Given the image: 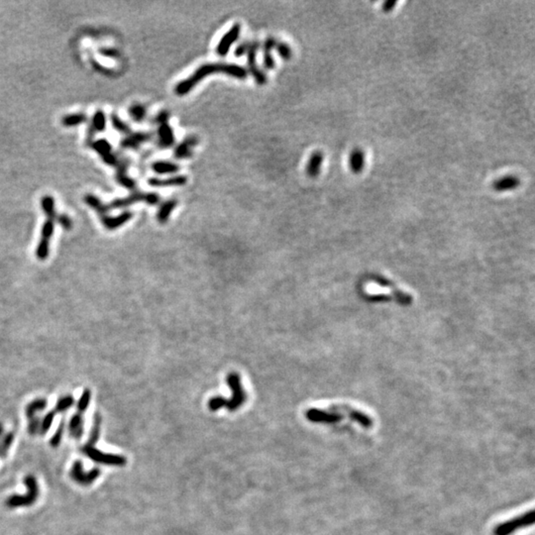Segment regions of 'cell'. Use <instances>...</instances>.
<instances>
[{"label": "cell", "instance_id": "cell-31", "mask_svg": "<svg viewBox=\"0 0 535 535\" xmlns=\"http://www.w3.org/2000/svg\"><path fill=\"white\" fill-rule=\"evenodd\" d=\"M129 114L130 116L133 118L134 121L136 122H142L146 115H147V111L144 105L142 104H134L130 107L129 109Z\"/></svg>", "mask_w": 535, "mask_h": 535}, {"label": "cell", "instance_id": "cell-21", "mask_svg": "<svg viewBox=\"0 0 535 535\" xmlns=\"http://www.w3.org/2000/svg\"><path fill=\"white\" fill-rule=\"evenodd\" d=\"M151 168L157 174H175L181 170L180 165L170 161H156L152 164Z\"/></svg>", "mask_w": 535, "mask_h": 535}, {"label": "cell", "instance_id": "cell-26", "mask_svg": "<svg viewBox=\"0 0 535 535\" xmlns=\"http://www.w3.org/2000/svg\"><path fill=\"white\" fill-rule=\"evenodd\" d=\"M100 426H101V417H100L99 413H96L95 415V419H94V425H93L92 430L90 432L88 440H87L85 445L95 446V444L97 443V441L99 440V437H100Z\"/></svg>", "mask_w": 535, "mask_h": 535}, {"label": "cell", "instance_id": "cell-2", "mask_svg": "<svg viewBox=\"0 0 535 535\" xmlns=\"http://www.w3.org/2000/svg\"><path fill=\"white\" fill-rule=\"evenodd\" d=\"M24 484L27 488L25 495H12L7 498L5 504L9 508H17L24 506H31L35 504L39 497V485L37 479L33 475H27L24 478Z\"/></svg>", "mask_w": 535, "mask_h": 535}, {"label": "cell", "instance_id": "cell-22", "mask_svg": "<svg viewBox=\"0 0 535 535\" xmlns=\"http://www.w3.org/2000/svg\"><path fill=\"white\" fill-rule=\"evenodd\" d=\"M176 205H177V200L174 198L166 200L165 203H163V205L160 206V208L158 210L157 220L159 221V223H161V224L167 223V221L169 220V218H170L172 212L174 210V208L176 207Z\"/></svg>", "mask_w": 535, "mask_h": 535}, {"label": "cell", "instance_id": "cell-33", "mask_svg": "<svg viewBox=\"0 0 535 535\" xmlns=\"http://www.w3.org/2000/svg\"><path fill=\"white\" fill-rule=\"evenodd\" d=\"M42 208L43 210L45 211L46 215H47L49 219H56L57 217V214H56V211H55V205H54V199L50 196H45L43 197L42 199Z\"/></svg>", "mask_w": 535, "mask_h": 535}, {"label": "cell", "instance_id": "cell-24", "mask_svg": "<svg viewBox=\"0 0 535 535\" xmlns=\"http://www.w3.org/2000/svg\"><path fill=\"white\" fill-rule=\"evenodd\" d=\"M48 400L46 398L40 397L37 399L32 400L25 408V415L28 419L33 418L36 416V413L39 411H42L47 408Z\"/></svg>", "mask_w": 535, "mask_h": 535}, {"label": "cell", "instance_id": "cell-27", "mask_svg": "<svg viewBox=\"0 0 535 535\" xmlns=\"http://www.w3.org/2000/svg\"><path fill=\"white\" fill-rule=\"evenodd\" d=\"M14 441V433L13 432H7L4 433L3 436L0 438V457L4 458L7 455L10 447L12 446Z\"/></svg>", "mask_w": 535, "mask_h": 535}, {"label": "cell", "instance_id": "cell-3", "mask_svg": "<svg viewBox=\"0 0 535 535\" xmlns=\"http://www.w3.org/2000/svg\"><path fill=\"white\" fill-rule=\"evenodd\" d=\"M82 453L86 457H88L91 460H93L95 463L101 464V465H108V466H124L126 464V458L117 455V454H111V453H104L101 450L95 448V446H88L84 445L81 448Z\"/></svg>", "mask_w": 535, "mask_h": 535}, {"label": "cell", "instance_id": "cell-9", "mask_svg": "<svg viewBox=\"0 0 535 535\" xmlns=\"http://www.w3.org/2000/svg\"><path fill=\"white\" fill-rule=\"evenodd\" d=\"M370 280L372 282H374V283H378V285H381V286L389 288L393 293L394 299L399 304H402L404 306H408V305L411 304L412 297L408 293H406V292L402 291L400 288H398L394 282H392L391 280L387 279L386 277L380 276V275H372V276H370Z\"/></svg>", "mask_w": 535, "mask_h": 535}, {"label": "cell", "instance_id": "cell-42", "mask_svg": "<svg viewBox=\"0 0 535 535\" xmlns=\"http://www.w3.org/2000/svg\"><path fill=\"white\" fill-rule=\"evenodd\" d=\"M118 181H119V183H120L122 186H124V187L127 188V189H134L136 188V183H135V181H133L131 177L127 176L125 173H123V172L119 173Z\"/></svg>", "mask_w": 535, "mask_h": 535}, {"label": "cell", "instance_id": "cell-49", "mask_svg": "<svg viewBox=\"0 0 535 535\" xmlns=\"http://www.w3.org/2000/svg\"><path fill=\"white\" fill-rule=\"evenodd\" d=\"M4 434V428H3V425L0 423V438L3 436Z\"/></svg>", "mask_w": 535, "mask_h": 535}, {"label": "cell", "instance_id": "cell-34", "mask_svg": "<svg viewBox=\"0 0 535 535\" xmlns=\"http://www.w3.org/2000/svg\"><path fill=\"white\" fill-rule=\"evenodd\" d=\"M63 432H64V420L62 419L60 425L58 426L56 432L53 434V436L50 439V445L53 448H57L60 446L62 439H63Z\"/></svg>", "mask_w": 535, "mask_h": 535}, {"label": "cell", "instance_id": "cell-7", "mask_svg": "<svg viewBox=\"0 0 535 535\" xmlns=\"http://www.w3.org/2000/svg\"><path fill=\"white\" fill-rule=\"evenodd\" d=\"M100 474L101 471L99 468H94L91 471L85 472L83 470V465L79 460L74 462L70 471V476L72 480L82 487L92 486L95 483V481L99 478Z\"/></svg>", "mask_w": 535, "mask_h": 535}, {"label": "cell", "instance_id": "cell-8", "mask_svg": "<svg viewBox=\"0 0 535 535\" xmlns=\"http://www.w3.org/2000/svg\"><path fill=\"white\" fill-rule=\"evenodd\" d=\"M259 49H260V43L258 41L250 42V46H249V50L247 53V63H248L249 73L251 74L255 81L260 85H264L267 83L268 78L267 75L259 68V65L257 63V54H258Z\"/></svg>", "mask_w": 535, "mask_h": 535}, {"label": "cell", "instance_id": "cell-43", "mask_svg": "<svg viewBox=\"0 0 535 535\" xmlns=\"http://www.w3.org/2000/svg\"><path fill=\"white\" fill-rule=\"evenodd\" d=\"M249 46H250V42L244 41V42L240 43L234 50V56L236 58H241L244 55H247L248 50H249Z\"/></svg>", "mask_w": 535, "mask_h": 535}, {"label": "cell", "instance_id": "cell-38", "mask_svg": "<svg viewBox=\"0 0 535 535\" xmlns=\"http://www.w3.org/2000/svg\"><path fill=\"white\" fill-rule=\"evenodd\" d=\"M263 63L267 71H272L276 68V60L272 55V51L263 50Z\"/></svg>", "mask_w": 535, "mask_h": 535}, {"label": "cell", "instance_id": "cell-40", "mask_svg": "<svg viewBox=\"0 0 535 535\" xmlns=\"http://www.w3.org/2000/svg\"><path fill=\"white\" fill-rule=\"evenodd\" d=\"M40 423H41V418L39 416H35L33 418H30L28 420V427H27L28 433L30 435L39 434V432H40Z\"/></svg>", "mask_w": 535, "mask_h": 535}, {"label": "cell", "instance_id": "cell-23", "mask_svg": "<svg viewBox=\"0 0 535 535\" xmlns=\"http://www.w3.org/2000/svg\"><path fill=\"white\" fill-rule=\"evenodd\" d=\"M151 133H136L133 135L128 136L124 141L122 142V146L125 148H138L143 143H146L152 139Z\"/></svg>", "mask_w": 535, "mask_h": 535}, {"label": "cell", "instance_id": "cell-32", "mask_svg": "<svg viewBox=\"0 0 535 535\" xmlns=\"http://www.w3.org/2000/svg\"><path fill=\"white\" fill-rule=\"evenodd\" d=\"M50 255V241L41 239L38 243L37 249H36V256L39 260L45 261Z\"/></svg>", "mask_w": 535, "mask_h": 535}, {"label": "cell", "instance_id": "cell-41", "mask_svg": "<svg viewBox=\"0 0 535 535\" xmlns=\"http://www.w3.org/2000/svg\"><path fill=\"white\" fill-rule=\"evenodd\" d=\"M112 123H113V126L114 128H116L118 131L122 132V133H128L130 131V128L127 125L125 122H123L118 116L116 115H112Z\"/></svg>", "mask_w": 535, "mask_h": 535}, {"label": "cell", "instance_id": "cell-1", "mask_svg": "<svg viewBox=\"0 0 535 535\" xmlns=\"http://www.w3.org/2000/svg\"><path fill=\"white\" fill-rule=\"evenodd\" d=\"M225 75L239 79H245L248 76V71L237 63H206L198 66L189 77L177 82L174 86V94L184 96L189 94L200 81L212 75Z\"/></svg>", "mask_w": 535, "mask_h": 535}, {"label": "cell", "instance_id": "cell-25", "mask_svg": "<svg viewBox=\"0 0 535 535\" xmlns=\"http://www.w3.org/2000/svg\"><path fill=\"white\" fill-rule=\"evenodd\" d=\"M75 405V397L72 394H64L58 398L54 411L56 413H63L72 409Z\"/></svg>", "mask_w": 535, "mask_h": 535}, {"label": "cell", "instance_id": "cell-37", "mask_svg": "<svg viewBox=\"0 0 535 535\" xmlns=\"http://www.w3.org/2000/svg\"><path fill=\"white\" fill-rule=\"evenodd\" d=\"M54 230H55V224H54V220L53 219H49L44 222L43 224V227H42V231H41V239H45L50 241V239L53 236L54 234Z\"/></svg>", "mask_w": 535, "mask_h": 535}, {"label": "cell", "instance_id": "cell-30", "mask_svg": "<svg viewBox=\"0 0 535 535\" xmlns=\"http://www.w3.org/2000/svg\"><path fill=\"white\" fill-rule=\"evenodd\" d=\"M275 49H276L278 55L280 56V58L283 59V61H289L292 59V57H293V49L287 43L278 41Z\"/></svg>", "mask_w": 535, "mask_h": 535}, {"label": "cell", "instance_id": "cell-14", "mask_svg": "<svg viewBox=\"0 0 535 535\" xmlns=\"http://www.w3.org/2000/svg\"><path fill=\"white\" fill-rule=\"evenodd\" d=\"M188 176L185 174H174L170 177L159 179L151 177L148 180V185L153 188H169V187H183L187 185Z\"/></svg>", "mask_w": 535, "mask_h": 535}, {"label": "cell", "instance_id": "cell-35", "mask_svg": "<svg viewBox=\"0 0 535 535\" xmlns=\"http://www.w3.org/2000/svg\"><path fill=\"white\" fill-rule=\"evenodd\" d=\"M228 406V399H226L223 396H214L209 399L208 402V409L211 411H216L222 408L227 409Z\"/></svg>", "mask_w": 535, "mask_h": 535}, {"label": "cell", "instance_id": "cell-39", "mask_svg": "<svg viewBox=\"0 0 535 535\" xmlns=\"http://www.w3.org/2000/svg\"><path fill=\"white\" fill-rule=\"evenodd\" d=\"M171 117V114L168 110H161L160 112H158L157 114L154 116V118L152 119V122L154 124H157V125H163V124H167L169 122V119Z\"/></svg>", "mask_w": 535, "mask_h": 535}, {"label": "cell", "instance_id": "cell-48", "mask_svg": "<svg viewBox=\"0 0 535 535\" xmlns=\"http://www.w3.org/2000/svg\"><path fill=\"white\" fill-rule=\"evenodd\" d=\"M369 299L372 301H388L392 299L388 296H374V297H369Z\"/></svg>", "mask_w": 535, "mask_h": 535}, {"label": "cell", "instance_id": "cell-6", "mask_svg": "<svg viewBox=\"0 0 535 535\" xmlns=\"http://www.w3.org/2000/svg\"><path fill=\"white\" fill-rule=\"evenodd\" d=\"M161 197L156 192H139L136 191L132 193L131 195L124 197V198H118L111 203L110 205L107 206L108 210L110 209H117V208H123L129 205H134L136 203L144 202L150 205H156L160 203Z\"/></svg>", "mask_w": 535, "mask_h": 535}, {"label": "cell", "instance_id": "cell-15", "mask_svg": "<svg viewBox=\"0 0 535 535\" xmlns=\"http://www.w3.org/2000/svg\"><path fill=\"white\" fill-rule=\"evenodd\" d=\"M158 146L161 149H169L175 143L174 132L168 123L158 127Z\"/></svg>", "mask_w": 535, "mask_h": 535}, {"label": "cell", "instance_id": "cell-19", "mask_svg": "<svg viewBox=\"0 0 535 535\" xmlns=\"http://www.w3.org/2000/svg\"><path fill=\"white\" fill-rule=\"evenodd\" d=\"M366 164L365 152L360 148H355L352 150L349 156V167L350 170L354 173H360L363 172Z\"/></svg>", "mask_w": 535, "mask_h": 535}, {"label": "cell", "instance_id": "cell-18", "mask_svg": "<svg viewBox=\"0 0 535 535\" xmlns=\"http://www.w3.org/2000/svg\"><path fill=\"white\" fill-rule=\"evenodd\" d=\"M84 432V419L81 413H75L69 422V433L73 439L79 440Z\"/></svg>", "mask_w": 535, "mask_h": 535}, {"label": "cell", "instance_id": "cell-17", "mask_svg": "<svg viewBox=\"0 0 535 535\" xmlns=\"http://www.w3.org/2000/svg\"><path fill=\"white\" fill-rule=\"evenodd\" d=\"M520 185V180L517 175L508 174V175H504V176H502V177L496 180L493 183L492 187L496 191L502 192V191H507V190L516 189Z\"/></svg>", "mask_w": 535, "mask_h": 535}, {"label": "cell", "instance_id": "cell-10", "mask_svg": "<svg viewBox=\"0 0 535 535\" xmlns=\"http://www.w3.org/2000/svg\"><path fill=\"white\" fill-rule=\"evenodd\" d=\"M240 33H241V25L239 23H235L228 31L222 36L219 43L217 44L216 49H215L216 54L220 57H225L229 53L232 45L239 39Z\"/></svg>", "mask_w": 535, "mask_h": 535}, {"label": "cell", "instance_id": "cell-13", "mask_svg": "<svg viewBox=\"0 0 535 535\" xmlns=\"http://www.w3.org/2000/svg\"><path fill=\"white\" fill-rule=\"evenodd\" d=\"M199 143L196 135H189L182 142H180L173 150V157L176 160H188L193 155V148Z\"/></svg>", "mask_w": 535, "mask_h": 535}, {"label": "cell", "instance_id": "cell-12", "mask_svg": "<svg viewBox=\"0 0 535 535\" xmlns=\"http://www.w3.org/2000/svg\"><path fill=\"white\" fill-rule=\"evenodd\" d=\"M305 417L311 421L316 423H325V425H331L336 423L342 419V415L338 412H328L326 410H321L318 409H308L305 412Z\"/></svg>", "mask_w": 535, "mask_h": 535}, {"label": "cell", "instance_id": "cell-45", "mask_svg": "<svg viewBox=\"0 0 535 535\" xmlns=\"http://www.w3.org/2000/svg\"><path fill=\"white\" fill-rule=\"evenodd\" d=\"M95 125L100 131H102L104 129V126H105V117H104V114L101 111L97 112V114L95 115Z\"/></svg>", "mask_w": 535, "mask_h": 535}, {"label": "cell", "instance_id": "cell-44", "mask_svg": "<svg viewBox=\"0 0 535 535\" xmlns=\"http://www.w3.org/2000/svg\"><path fill=\"white\" fill-rule=\"evenodd\" d=\"M82 120H84V116H82V115H72L69 117H64L63 124L64 125H75V124L81 122Z\"/></svg>", "mask_w": 535, "mask_h": 535}, {"label": "cell", "instance_id": "cell-28", "mask_svg": "<svg viewBox=\"0 0 535 535\" xmlns=\"http://www.w3.org/2000/svg\"><path fill=\"white\" fill-rule=\"evenodd\" d=\"M92 399V392L90 389H84L79 396L78 404H77V410L79 413L83 414L86 409L90 407V403Z\"/></svg>", "mask_w": 535, "mask_h": 535}, {"label": "cell", "instance_id": "cell-4", "mask_svg": "<svg viewBox=\"0 0 535 535\" xmlns=\"http://www.w3.org/2000/svg\"><path fill=\"white\" fill-rule=\"evenodd\" d=\"M534 522V510L523 514L522 516L515 518L512 520H507L499 524L494 529V535H510L516 530L532 525Z\"/></svg>", "mask_w": 535, "mask_h": 535}, {"label": "cell", "instance_id": "cell-47", "mask_svg": "<svg viewBox=\"0 0 535 535\" xmlns=\"http://www.w3.org/2000/svg\"><path fill=\"white\" fill-rule=\"evenodd\" d=\"M397 4V2L395 0H388V1H385L383 4H382V10L384 12H390L392 11L394 8V6Z\"/></svg>", "mask_w": 535, "mask_h": 535}, {"label": "cell", "instance_id": "cell-11", "mask_svg": "<svg viewBox=\"0 0 535 535\" xmlns=\"http://www.w3.org/2000/svg\"><path fill=\"white\" fill-rule=\"evenodd\" d=\"M331 410H333V412H344L345 414H347L352 420H354L355 422H357L358 425H361L365 428H370L372 427L374 422H373V419L365 414L362 411L358 410V409H353V408H350L349 406H345V405H335V406H332L330 408Z\"/></svg>", "mask_w": 535, "mask_h": 535}, {"label": "cell", "instance_id": "cell-36", "mask_svg": "<svg viewBox=\"0 0 535 535\" xmlns=\"http://www.w3.org/2000/svg\"><path fill=\"white\" fill-rule=\"evenodd\" d=\"M85 202L91 207H93V208H95V210H97L100 214H105L108 211L107 205H102L101 202L98 198L95 197V196H92V195L86 196Z\"/></svg>", "mask_w": 535, "mask_h": 535}, {"label": "cell", "instance_id": "cell-29", "mask_svg": "<svg viewBox=\"0 0 535 535\" xmlns=\"http://www.w3.org/2000/svg\"><path fill=\"white\" fill-rule=\"evenodd\" d=\"M55 417H56V412L54 410H50L44 415L43 418H41L40 432H39L40 435H45L51 429L53 422L55 420Z\"/></svg>", "mask_w": 535, "mask_h": 535}, {"label": "cell", "instance_id": "cell-16", "mask_svg": "<svg viewBox=\"0 0 535 535\" xmlns=\"http://www.w3.org/2000/svg\"><path fill=\"white\" fill-rule=\"evenodd\" d=\"M324 161V154L321 151H315L308 159V162L306 164V174L311 177L315 179L319 175L322 164Z\"/></svg>", "mask_w": 535, "mask_h": 535}, {"label": "cell", "instance_id": "cell-20", "mask_svg": "<svg viewBox=\"0 0 535 535\" xmlns=\"http://www.w3.org/2000/svg\"><path fill=\"white\" fill-rule=\"evenodd\" d=\"M133 217V213L130 212V211H125L123 213H121L120 215L116 216V217H111V216H103L101 218L102 221V224L103 226L107 229V230H115L119 227H121L122 225H124L126 222L130 220L131 218Z\"/></svg>", "mask_w": 535, "mask_h": 535}, {"label": "cell", "instance_id": "cell-46", "mask_svg": "<svg viewBox=\"0 0 535 535\" xmlns=\"http://www.w3.org/2000/svg\"><path fill=\"white\" fill-rule=\"evenodd\" d=\"M56 219H57L58 222L63 226L64 229H66V230H70V229L72 228V226H73V223H72L71 218H70L69 216L64 215V214H62V215H60V216H57Z\"/></svg>", "mask_w": 535, "mask_h": 535}, {"label": "cell", "instance_id": "cell-5", "mask_svg": "<svg viewBox=\"0 0 535 535\" xmlns=\"http://www.w3.org/2000/svg\"><path fill=\"white\" fill-rule=\"evenodd\" d=\"M227 384L232 392V398L228 399L227 409L230 411H235L245 404L247 395L241 384L240 376L235 372H231L227 376Z\"/></svg>", "mask_w": 535, "mask_h": 535}]
</instances>
